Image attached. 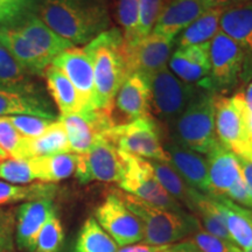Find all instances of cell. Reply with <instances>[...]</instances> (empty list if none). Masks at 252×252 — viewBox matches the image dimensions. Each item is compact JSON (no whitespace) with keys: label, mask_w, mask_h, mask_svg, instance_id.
<instances>
[{"label":"cell","mask_w":252,"mask_h":252,"mask_svg":"<svg viewBox=\"0 0 252 252\" xmlns=\"http://www.w3.org/2000/svg\"><path fill=\"white\" fill-rule=\"evenodd\" d=\"M63 238L64 234L61 220L54 213L41 229L34 252H59L63 244Z\"/></svg>","instance_id":"cell-37"},{"label":"cell","mask_w":252,"mask_h":252,"mask_svg":"<svg viewBox=\"0 0 252 252\" xmlns=\"http://www.w3.org/2000/svg\"><path fill=\"white\" fill-rule=\"evenodd\" d=\"M30 163L35 180L43 184H56L75 174L77 154L60 153L54 156L32 158Z\"/></svg>","instance_id":"cell-26"},{"label":"cell","mask_w":252,"mask_h":252,"mask_svg":"<svg viewBox=\"0 0 252 252\" xmlns=\"http://www.w3.org/2000/svg\"><path fill=\"white\" fill-rule=\"evenodd\" d=\"M238 162L239 167H241V174L242 179H243L245 186H247V189L249 191V195H250L252 200V160L247 159V158L238 157Z\"/></svg>","instance_id":"cell-44"},{"label":"cell","mask_w":252,"mask_h":252,"mask_svg":"<svg viewBox=\"0 0 252 252\" xmlns=\"http://www.w3.org/2000/svg\"><path fill=\"white\" fill-rule=\"evenodd\" d=\"M28 72L21 67L0 42V87L24 94H34Z\"/></svg>","instance_id":"cell-32"},{"label":"cell","mask_w":252,"mask_h":252,"mask_svg":"<svg viewBox=\"0 0 252 252\" xmlns=\"http://www.w3.org/2000/svg\"><path fill=\"white\" fill-rule=\"evenodd\" d=\"M5 156H7V154H6V153L4 152V151L0 149V157H5Z\"/></svg>","instance_id":"cell-50"},{"label":"cell","mask_w":252,"mask_h":252,"mask_svg":"<svg viewBox=\"0 0 252 252\" xmlns=\"http://www.w3.org/2000/svg\"><path fill=\"white\" fill-rule=\"evenodd\" d=\"M173 40L151 33L134 46L128 47L130 72L138 74L150 81L158 71L167 67Z\"/></svg>","instance_id":"cell-15"},{"label":"cell","mask_w":252,"mask_h":252,"mask_svg":"<svg viewBox=\"0 0 252 252\" xmlns=\"http://www.w3.org/2000/svg\"><path fill=\"white\" fill-rule=\"evenodd\" d=\"M207 165L213 195L225 196L242 176L237 156L220 144L208 154Z\"/></svg>","instance_id":"cell-22"},{"label":"cell","mask_w":252,"mask_h":252,"mask_svg":"<svg viewBox=\"0 0 252 252\" xmlns=\"http://www.w3.org/2000/svg\"><path fill=\"white\" fill-rule=\"evenodd\" d=\"M191 241L197 247L198 252H241V249L232 242L209 234L203 228L195 232Z\"/></svg>","instance_id":"cell-40"},{"label":"cell","mask_w":252,"mask_h":252,"mask_svg":"<svg viewBox=\"0 0 252 252\" xmlns=\"http://www.w3.org/2000/svg\"><path fill=\"white\" fill-rule=\"evenodd\" d=\"M160 252H198V249L191 239H185V241L167 245Z\"/></svg>","instance_id":"cell-45"},{"label":"cell","mask_w":252,"mask_h":252,"mask_svg":"<svg viewBox=\"0 0 252 252\" xmlns=\"http://www.w3.org/2000/svg\"><path fill=\"white\" fill-rule=\"evenodd\" d=\"M52 65L59 68L77 90L83 111L96 110L93 64L84 48L74 46L65 49L53 60Z\"/></svg>","instance_id":"cell-14"},{"label":"cell","mask_w":252,"mask_h":252,"mask_svg":"<svg viewBox=\"0 0 252 252\" xmlns=\"http://www.w3.org/2000/svg\"><path fill=\"white\" fill-rule=\"evenodd\" d=\"M210 72L198 83L204 90L217 93L235 87L243 76L244 53L231 37L219 31L210 41Z\"/></svg>","instance_id":"cell-7"},{"label":"cell","mask_w":252,"mask_h":252,"mask_svg":"<svg viewBox=\"0 0 252 252\" xmlns=\"http://www.w3.org/2000/svg\"><path fill=\"white\" fill-rule=\"evenodd\" d=\"M59 121L64 126L70 152L83 154L90 150L99 135L113 127L110 112L105 110H90L60 116Z\"/></svg>","instance_id":"cell-12"},{"label":"cell","mask_w":252,"mask_h":252,"mask_svg":"<svg viewBox=\"0 0 252 252\" xmlns=\"http://www.w3.org/2000/svg\"><path fill=\"white\" fill-rule=\"evenodd\" d=\"M69 141L61 121H55L40 137L26 139L24 143V159L69 153ZM71 153V152H70Z\"/></svg>","instance_id":"cell-27"},{"label":"cell","mask_w":252,"mask_h":252,"mask_svg":"<svg viewBox=\"0 0 252 252\" xmlns=\"http://www.w3.org/2000/svg\"><path fill=\"white\" fill-rule=\"evenodd\" d=\"M125 167L118 185L122 190L145 202L174 213H186L178 201L161 187L154 176L150 160L122 152Z\"/></svg>","instance_id":"cell-6"},{"label":"cell","mask_w":252,"mask_h":252,"mask_svg":"<svg viewBox=\"0 0 252 252\" xmlns=\"http://www.w3.org/2000/svg\"><path fill=\"white\" fill-rule=\"evenodd\" d=\"M163 7V0H139V33L141 37L152 32L160 12Z\"/></svg>","instance_id":"cell-41"},{"label":"cell","mask_w":252,"mask_h":252,"mask_svg":"<svg viewBox=\"0 0 252 252\" xmlns=\"http://www.w3.org/2000/svg\"><path fill=\"white\" fill-rule=\"evenodd\" d=\"M94 70V109L110 112L117 91L131 75L128 47L119 28H110L83 47Z\"/></svg>","instance_id":"cell-2"},{"label":"cell","mask_w":252,"mask_h":252,"mask_svg":"<svg viewBox=\"0 0 252 252\" xmlns=\"http://www.w3.org/2000/svg\"><path fill=\"white\" fill-rule=\"evenodd\" d=\"M94 219L118 248L143 241L144 230L141 222L115 191L108 195L105 201L97 208Z\"/></svg>","instance_id":"cell-11"},{"label":"cell","mask_w":252,"mask_h":252,"mask_svg":"<svg viewBox=\"0 0 252 252\" xmlns=\"http://www.w3.org/2000/svg\"><path fill=\"white\" fill-rule=\"evenodd\" d=\"M228 7L216 6L208 8L193 24L189 25L179 40V47H188L210 42L220 31V20Z\"/></svg>","instance_id":"cell-30"},{"label":"cell","mask_w":252,"mask_h":252,"mask_svg":"<svg viewBox=\"0 0 252 252\" xmlns=\"http://www.w3.org/2000/svg\"><path fill=\"white\" fill-rule=\"evenodd\" d=\"M55 191L56 187L53 184L36 182L30 185H14L0 180V206L52 198Z\"/></svg>","instance_id":"cell-31"},{"label":"cell","mask_w":252,"mask_h":252,"mask_svg":"<svg viewBox=\"0 0 252 252\" xmlns=\"http://www.w3.org/2000/svg\"><path fill=\"white\" fill-rule=\"evenodd\" d=\"M139 219L145 244L167 245L187 239L202 228L196 217L187 213H174L145 202L124 190H113Z\"/></svg>","instance_id":"cell-3"},{"label":"cell","mask_w":252,"mask_h":252,"mask_svg":"<svg viewBox=\"0 0 252 252\" xmlns=\"http://www.w3.org/2000/svg\"><path fill=\"white\" fill-rule=\"evenodd\" d=\"M220 30L243 50V77H252V2L226 8L220 17Z\"/></svg>","instance_id":"cell-18"},{"label":"cell","mask_w":252,"mask_h":252,"mask_svg":"<svg viewBox=\"0 0 252 252\" xmlns=\"http://www.w3.org/2000/svg\"><path fill=\"white\" fill-rule=\"evenodd\" d=\"M42 75L45 76L50 96L54 99L61 116L83 111V105L77 90L59 68L50 64Z\"/></svg>","instance_id":"cell-25"},{"label":"cell","mask_w":252,"mask_h":252,"mask_svg":"<svg viewBox=\"0 0 252 252\" xmlns=\"http://www.w3.org/2000/svg\"><path fill=\"white\" fill-rule=\"evenodd\" d=\"M189 209L197 214L206 231L214 236H217V237L225 239V241L232 242L225 226L224 219H223L213 196L191 189L190 208Z\"/></svg>","instance_id":"cell-29"},{"label":"cell","mask_w":252,"mask_h":252,"mask_svg":"<svg viewBox=\"0 0 252 252\" xmlns=\"http://www.w3.org/2000/svg\"><path fill=\"white\" fill-rule=\"evenodd\" d=\"M215 93L201 88L200 93L176 119V143L196 153L209 154L220 141L215 131Z\"/></svg>","instance_id":"cell-4"},{"label":"cell","mask_w":252,"mask_h":252,"mask_svg":"<svg viewBox=\"0 0 252 252\" xmlns=\"http://www.w3.org/2000/svg\"><path fill=\"white\" fill-rule=\"evenodd\" d=\"M15 213L0 208V252H14Z\"/></svg>","instance_id":"cell-42"},{"label":"cell","mask_w":252,"mask_h":252,"mask_svg":"<svg viewBox=\"0 0 252 252\" xmlns=\"http://www.w3.org/2000/svg\"><path fill=\"white\" fill-rule=\"evenodd\" d=\"M118 249L96 219L89 217L80 230L75 252H117Z\"/></svg>","instance_id":"cell-33"},{"label":"cell","mask_w":252,"mask_h":252,"mask_svg":"<svg viewBox=\"0 0 252 252\" xmlns=\"http://www.w3.org/2000/svg\"><path fill=\"white\" fill-rule=\"evenodd\" d=\"M125 162L121 151L105 134L99 135L88 152L77 154L75 176L81 184L119 182Z\"/></svg>","instance_id":"cell-10"},{"label":"cell","mask_w":252,"mask_h":252,"mask_svg":"<svg viewBox=\"0 0 252 252\" xmlns=\"http://www.w3.org/2000/svg\"><path fill=\"white\" fill-rule=\"evenodd\" d=\"M244 94V99L247 102L249 108H252V82L249 84V87L247 88V91L243 93Z\"/></svg>","instance_id":"cell-49"},{"label":"cell","mask_w":252,"mask_h":252,"mask_svg":"<svg viewBox=\"0 0 252 252\" xmlns=\"http://www.w3.org/2000/svg\"><path fill=\"white\" fill-rule=\"evenodd\" d=\"M150 111L165 122L176 121L193 102L200 89L185 83L165 67L149 81Z\"/></svg>","instance_id":"cell-9"},{"label":"cell","mask_w":252,"mask_h":252,"mask_svg":"<svg viewBox=\"0 0 252 252\" xmlns=\"http://www.w3.org/2000/svg\"><path fill=\"white\" fill-rule=\"evenodd\" d=\"M0 42L28 74L42 75L50 65L14 28H0Z\"/></svg>","instance_id":"cell-24"},{"label":"cell","mask_w":252,"mask_h":252,"mask_svg":"<svg viewBox=\"0 0 252 252\" xmlns=\"http://www.w3.org/2000/svg\"><path fill=\"white\" fill-rule=\"evenodd\" d=\"M171 1H173V0H163V6H165L166 4H168V2H171Z\"/></svg>","instance_id":"cell-52"},{"label":"cell","mask_w":252,"mask_h":252,"mask_svg":"<svg viewBox=\"0 0 252 252\" xmlns=\"http://www.w3.org/2000/svg\"><path fill=\"white\" fill-rule=\"evenodd\" d=\"M117 20L128 47L143 39L139 33V0H118Z\"/></svg>","instance_id":"cell-35"},{"label":"cell","mask_w":252,"mask_h":252,"mask_svg":"<svg viewBox=\"0 0 252 252\" xmlns=\"http://www.w3.org/2000/svg\"><path fill=\"white\" fill-rule=\"evenodd\" d=\"M25 6L20 0H0V24L14 23L23 13Z\"/></svg>","instance_id":"cell-43"},{"label":"cell","mask_w":252,"mask_h":252,"mask_svg":"<svg viewBox=\"0 0 252 252\" xmlns=\"http://www.w3.org/2000/svg\"><path fill=\"white\" fill-rule=\"evenodd\" d=\"M169 245V244H167ZM167 245H150V244H132L119 248L117 252H160Z\"/></svg>","instance_id":"cell-46"},{"label":"cell","mask_w":252,"mask_h":252,"mask_svg":"<svg viewBox=\"0 0 252 252\" xmlns=\"http://www.w3.org/2000/svg\"><path fill=\"white\" fill-rule=\"evenodd\" d=\"M209 49L210 42L179 47L169 60V68L185 83H200L210 72Z\"/></svg>","instance_id":"cell-21"},{"label":"cell","mask_w":252,"mask_h":252,"mask_svg":"<svg viewBox=\"0 0 252 252\" xmlns=\"http://www.w3.org/2000/svg\"><path fill=\"white\" fill-rule=\"evenodd\" d=\"M37 17L74 46L89 43L110 25L104 0H42Z\"/></svg>","instance_id":"cell-1"},{"label":"cell","mask_w":252,"mask_h":252,"mask_svg":"<svg viewBox=\"0 0 252 252\" xmlns=\"http://www.w3.org/2000/svg\"><path fill=\"white\" fill-rule=\"evenodd\" d=\"M241 252H252V247L247 249V250H241Z\"/></svg>","instance_id":"cell-51"},{"label":"cell","mask_w":252,"mask_h":252,"mask_svg":"<svg viewBox=\"0 0 252 252\" xmlns=\"http://www.w3.org/2000/svg\"><path fill=\"white\" fill-rule=\"evenodd\" d=\"M30 115L54 119L52 112L34 94H24L0 87V117Z\"/></svg>","instance_id":"cell-28"},{"label":"cell","mask_w":252,"mask_h":252,"mask_svg":"<svg viewBox=\"0 0 252 252\" xmlns=\"http://www.w3.org/2000/svg\"><path fill=\"white\" fill-rule=\"evenodd\" d=\"M20 1H21V2H23V4H24V5H27V2H28V1H30V0H20Z\"/></svg>","instance_id":"cell-53"},{"label":"cell","mask_w":252,"mask_h":252,"mask_svg":"<svg viewBox=\"0 0 252 252\" xmlns=\"http://www.w3.org/2000/svg\"><path fill=\"white\" fill-rule=\"evenodd\" d=\"M150 162L153 168L154 176L161 187L178 202H182L185 206L190 208V193L193 188L186 184L171 162L156 161V160H150Z\"/></svg>","instance_id":"cell-34"},{"label":"cell","mask_w":252,"mask_h":252,"mask_svg":"<svg viewBox=\"0 0 252 252\" xmlns=\"http://www.w3.org/2000/svg\"><path fill=\"white\" fill-rule=\"evenodd\" d=\"M232 243L241 250L252 247V210L235 203L226 196L213 195Z\"/></svg>","instance_id":"cell-23"},{"label":"cell","mask_w":252,"mask_h":252,"mask_svg":"<svg viewBox=\"0 0 252 252\" xmlns=\"http://www.w3.org/2000/svg\"><path fill=\"white\" fill-rule=\"evenodd\" d=\"M13 28L31 43V46L49 64H52L53 60L62 52L74 47L71 42L50 30L37 15H27Z\"/></svg>","instance_id":"cell-20"},{"label":"cell","mask_w":252,"mask_h":252,"mask_svg":"<svg viewBox=\"0 0 252 252\" xmlns=\"http://www.w3.org/2000/svg\"><path fill=\"white\" fill-rule=\"evenodd\" d=\"M0 180L14 185H30L35 181L30 160L0 157Z\"/></svg>","instance_id":"cell-36"},{"label":"cell","mask_w":252,"mask_h":252,"mask_svg":"<svg viewBox=\"0 0 252 252\" xmlns=\"http://www.w3.org/2000/svg\"><path fill=\"white\" fill-rule=\"evenodd\" d=\"M209 7H216V6H224V7H231V6L248 4L252 2V0H204Z\"/></svg>","instance_id":"cell-47"},{"label":"cell","mask_w":252,"mask_h":252,"mask_svg":"<svg viewBox=\"0 0 252 252\" xmlns=\"http://www.w3.org/2000/svg\"><path fill=\"white\" fill-rule=\"evenodd\" d=\"M249 106L243 93L234 97L215 94L214 116L215 131L220 144L234 152L236 156L252 160V152L248 138Z\"/></svg>","instance_id":"cell-5"},{"label":"cell","mask_w":252,"mask_h":252,"mask_svg":"<svg viewBox=\"0 0 252 252\" xmlns=\"http://www.w3.org/2000/svg\"><path fill=\"white\" fill-rule=\"evenodd\" d=\"M208 8L210 7L204 0H173L162 7L152 33L174 40Z\"/></svg>","instance_id":"cell-19"},{"label":"cell","mask_w":252,"mask_h":252,"mask_svg":"<svg viewBox=\"0 0 252 252\" xmlns=\"http://www.w3.org/2000/svg\"><path fill=\"white\" fill-rule=\"evenodd\" d=\"M150 99L149 81L138 74L130 75L119 88L113 100L110 111L113 126L125 125L151 116Z\"/></svg>","instance_id":"cell-13"},{"label":"cell","mask_w":252,"mask_h":252,"mask_svg":"<svg viewBox=\"0 0 252 252\" xmlns=\"http://www.w3.org/2000/svg\"><path fill=\"white\" fill-rule=\"evenodd\" d=\"M55 213L52 198L24 202L15 212V244L19 249L34 252L37 236L47 220Z\"/></svg>","instance_id":"cell-16"},{"label":"cell","mask_w":252,"mask_h":252,"mask_svg":"<svg viewBox=\"0 0 252 252\" xmlns=\"http://www.w3.org/2000/svg\"><path fill=\"white\" fill-rule=\"evenodd\" d=\"M24 143L25 138L15 130L9 119L0 117V149L9 157L24 159Z\"/></svg>","instance_id":"cell-38"},{"label":"cell","mask_w":252,"mask_h":252,"mask_svg":"<svg viewBox=\"0 0 252 252\" xmlns=\"http://www.w3.org/2000/svg\"><path fill=\"white\" fill-rule=\"evenodd\" d=\"M122 152L146 160L169 162L160 140V132L152 115L125 125L113 126L105 133Z\"/></svg>","instance_id":"cell-8"},{"label":"cell","mask_w":252,"mask_h":252,"mask_svg":"<svg viewBox=\"0 0 252 252\" xmlns=\"http://www.w3.org/2000/svg\"><path fill=\"white\" fill-rule=\"evenodd\" d=\"M165 151L168 154L171 165L189 187L200 193L213 196L207 160L203 157L178 143H168Z\"/></svg>","instance_id":"cell-17"},{"label":"cell","mask_w":252,"mask_h":252,"mask_svg":"<svg viewBox=\"0 0 252 252\" xmlns=\"http://www.w3.org/2000/svg\"><path fill=\"white\" fill-rule=\"evenodd\" d=\"M7 118L14 126L15 130L21 134V137L26 138V139H34V138L40 137L49 127V125L53 122H55V119L36 117V116L30 115L8 116Z\"/></svg>","instance_id":"cell-39"},{"label":"cell","mask_w":252,"mask_h":252,"mask_svg":"<svg viewBox=\"0 0 252 252\" xmlns=\"http://www.w3.org/2000/svg\"><path fill=\"white\" fill-rule=\"evenodd\" d=\"M248 138H249V144H250V149L252 152V108H249V113H248Z\"/></svg>","instance_id":"cell-48"}]
</instances>
